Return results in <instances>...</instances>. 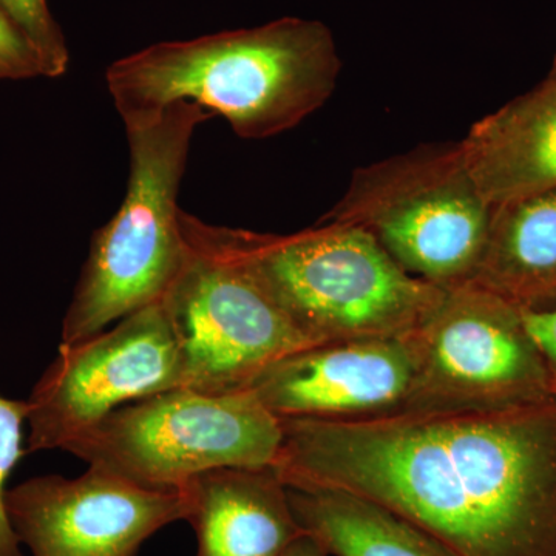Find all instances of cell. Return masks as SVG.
<instances>
[{
    "mask_svg": "<svg viewBox=\"0 0 556 556\" xmlns=\"http://www.w3.org/2000/svg\"><path fill=\"white\" fill-rule=\"evenodd\" d=\"M280 424L273 468L287 486L367 497L457 556H556V399Z\"/></svg>",
    "mask_w": 556,
    "mask_h": 556,
    "instance_id": "obj_1",
    "label": "cell"
},
{
    "mask_svg": "<svg viewBox=\"0 0 556 556\" xmlns=\"http://www.w3.org/2000/svg\"><path fill=\"white\" fill-rule=\"evenodd\" d=\"M340 68L327 25L283 17L146 47L109 65L105 84L124 124L185 101L225 116L237 137L265 139L324 108Z\"/></svg>",
    "mask_w": 556,
    "mask_h": 556,
    "instance_id": "obj_2",
    "label": "cell"
},
{
    "mask_svg": "<svg viewBox=\"0 0 556 556\" xmlns=\"http://www.w3.org/2000/svg\"><path fill=\"white\" fill-rule=\"evenodd\" d=\"M197 225L249 270L311 345L412 334L444 294L405 273L356 226L317 222L277 236L200 218Z\"/></svg>",
    "mask_w": 556,
    "mask_h": 556,
    "instance_id": "obj_3",
    "label": "cell"
},
{
    "mask_svg": "<svg viewBox=\"0 0 556 556\" xmlns=\"http://www.w3.org/2000/svg\"><path fill=\"white\" fill-rule=\"evenodd\" d=\"M212 116L182 101L153 118L124 124L130 152L126 197L91 239L62 320L61 343L98 334L166 298L189 255L178 193L190 142Z\"/></svg>",
    "mask_w": 556,
    "mask_h": 556,
    "instance_id": "obj_4",
    "label": "cell"
},
{
    "mask_svg": "<svg viewBox=\"0 0 556 556\" xmlns=\"http://www.w3.org/2000/svg\"><path fill=\"white\" fill-rule=\"evenodd\" d=\"M493 211L460 141L439 142L361 167L318 222L367 230L405 273L445 291L477 277Z\"/></svg>",
    "mask_w": 556,
    "mask_h": 556,
    "instance_id": "obj_5",
    "label": "cell"
},
{
    "mask_svg": "<svg viewBox=\"0 0 556 556\" xmlns=\"http://www.w3.org/2000/svg\"><path fill=\"white\" fill-rule=\"evenodd\" d=\"M280 445V420L251 391L175 388L115 409L64 452L141 489L182 492L215 468L273 467Z\"/></svg>",
    "mask_w": 556,
    "mask_h": 556,
    "instance_id": "obj_6",
    "label": "cell"
},
{
    "mask_svg": "<svg viewBox=\"0 0 556 556\" xmlns=\"http://www.w3.org/2000/svg\"><path fill=\"white\" fill-rule=\"evenodd\" d=\"M189 255L163 299L181 357L182 388L206 394L248 390L263 369L308 340L236 258L181 211Z\"/></svg>",
    "mask_w": 556,
    "mask_h": 556,
    "instance_id": "obj_7",
    "label": "cell"
},
{
    "mask_svg": "<svg viewBox=\"0 0 556 556\" xmlns=\"http://www.w3.org/2000/svg\"><path fill=\"white\" fill-rule=\"evenodd\" d=\"M417 334L419 369L405 413L495 412L556 399L522 309L475 281L445 289Z\"/></svg>",
    "mask_w": 556,
    "mask_h": 556,
    "instance_id": "obj_8",
    "label": "cell"
},
{
    "mask_svg": "<svg viewBox=\"0 0 556 556\" xmlns=\"http://www.w3.org/2000/svg\"><path fill=\"white\" fill-rule=\"evenodd\" d=\"M181 357L163 302L112 329L61 343L28 397L27 452L64 450L123 405L182 388Z\"/></svg>",
    "mask_w": 556,
    "mask_h": 556,
    "instance_id": "obj_9",
    "label": "cell"
},
{
    "mask_svg": "<svg viewBox=\"0 0 556 556\" xmlns=\"http://www.w3.org/2000/svg\"><path fill=\"white\" fill-rule=\"evenodd\" d=\"M31 556H137L153 533L188 518L182 492H155L89 467L78 478L27 479L5 497Z\"/></svg>",
    "mask_w": 556,
    "mask_h": 556,
    "instance_id": "obj_10",
    "label": "cell"
},
{
    "mask_svg": "<svg viewBox=\"0 0 556 556\" xmlns=\"http://www.w3.org/2000/svg\"><path fill=\"white\" fill-rule=\"evenodd\" d=\"M419 362L417 331L318 343L278 358L248 391L278 420L379 419L407 412Z\"/></svg>",
    "mask_w": 556,
    "mask_h": 556,
    "instance_id": "obj_11",
    "label": "cell"
},
{
    "mask_svg": "<svg viewBox=\"0 0 556 556\" xmlns=\"http://www.w3.org/2000/svg\"><path fill=\"white\" fill-rule=\"evenodd\" d=\"M197 556H278L300 535L287 485L273 467H225L182 490Z\"/></svg>",
    "mask_w": 556,
    "mask_h": 556,
    "instance_id": "obj_12",
    "label": "cell"
},
{
    "mask_svg": "<svg viewBox=\"0 0 556 556\" xmlns=\"http://www.w3.org/2000/svg\"><path fill=\"white\" fill-rule=\"evenodd\" d=\"M460 144L492 206L556 189V83L544 79L478 121Z\"/></svg>",
    "mask_w": 556,
    "mask_h": 556,
    "instance_id": "obj_13",
    "label": "cell"
},
{
    "mask_svg": "<svg viewBox=\"0 0 556 556\" xmlns=\"http://www.w3.org/2000/svg\"><path fill=\"white\" fill-rule=\"evenodd\" d=\"M473 281L521 309L556 305V189L495 206Z\"/></svg>",
    "mask_w": 556,
    "mask_h": 556,
    "instance_id": "obj_14",
    "label": "cell"
},
{
    "mask_svg": "<svg viewBox=\"0 0 556 556\" xmlns=\"http://www.w3.org/2000/svg\"><path fill=\"white\" fill-rule=\"evenodd\" d=\"M287 489L295 521L328 555L457 556L426 530L367 497L336 489Z\"/></svg>",
    "mask_w": 556,
    "mask_h": 556,
    "instance_id": "obj_15",
    "label": "cell"
},
{
    "mask_svg": "<svg viewBox=\"0 0 556 556\" xmlns=\"http://www.w3.org/2000/svg\"><path fill=\"white\" fill-rule=\"evenodd\" d=\"M0 11L38 51L46 78H60L67 73V40L47 0H0Z\"/></svg>",
    "mask_w": 556,
    "mask_h": 556,
    "instance_id": "obj_16",
    "label": "cell"
},
{
    "mask_svg": "<svg viewBox=\"0 0 556 556\" xmlns=\"http://www.w3.org/2000/svg\"><path fill=\"white\" fill-rule=\"evenodd\" d=\"M28 419V402L0 394V556H22L21 541L7 514V482L14 468L27 455L24 426Z\"/></svg>",
    "mask_w": 556,
    "mask_h": 556,
    "instance_id": "obj_17",
    "label": "cell"
},
{
    "mask_svg": "<svg viewBox=\"0 0 556 556\" xmlns=\"http://www.w3.org/2000/svg\"><path fill=\"white\" fill-rule=\"evenodd\" d=\"M46 78L38 51L0 11V80Z\"/></svg>",
    "mask_w": 556,
    "mask_h": 556,
    "instance_id": "obj_18",
    "label": "cell"
},
{
    "mask_svg": "<svg viewBox=\"0 0 556 556\" xmlns=\"http://www.w3.org/2000/svg\"><path fill=\"white\" fill-rule=\"evenodd\" d=\"M522 316L527 329L546 361L556 396V305L546 309H522Z\"/></svg>",
    "mask_w": 556,
    "mask_h": 556,
    "instance_id": "obj_19",
    "label": "cell"
},
{
    "mask_svg": "<svg viewBox=\"0 0 556 556\" xmlns=\"http://www.w3.org/2000/svg\"><path fill=\"white\" fill-rule=\"evenodd\" d=\"M278 556H329L327 548L321 546L316 538L303 533Z\"/></svg>",
    "mask_w": 556,
    "mask_h": 556,
    "instance_id": "obj_20",
    "label": "cell"
},
{
    "mask_svg": "<svg viewBox=\"0 0 556 556\" xmlns=\"http://www.w3.org/2000/svg\"><path fill=\"white\" fill-rule=\"evenodd\" d=\"M547 80H552V83H556V56L554 61V65H552L551 72H548Z\"/></svg>",
    "mask_w": 556,
    "mask_h": 556,
    "instance_id": "obj_21",
    "label": "cell"
}]
</instances>
